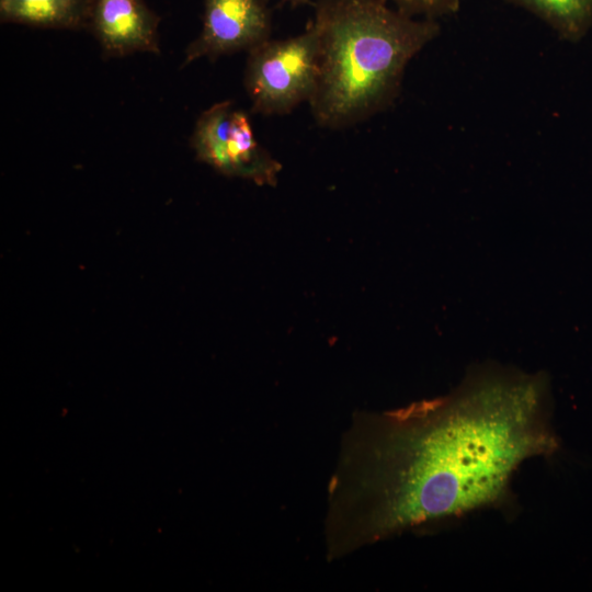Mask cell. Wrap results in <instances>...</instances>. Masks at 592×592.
Returning <instances> with one entry per match:
<instances>
[{
    "instance_id": "30bf717a",
    "label": "cell",
    "mask_w": 592,
    "mask_h": 592,
    "mask_svg": "<svg viewBox=\"0 0 592 592\" xmlns=\"http://www.w3.org/2000/svg\"><path fill=\"white\" fill-rule=\"evenodd\" d=\"M283 1L288 2L289 4L294 7L303 5V4H307L311 2L310 0H283Z\"/></svg>"
},
{
    "instance_id": "5b68a950",
    "label": "cell",
    "mask_w": 592,
    "mask_h": 592,
    "mask_svg": "<svg viewBox=\"0 0 592 592\" xmlns=\"http://www.w3.org/2000/svg\"><path fill=\"white\" fill-rule=\"evenodd\" d=\"M270 33L271 16L263 0H204L202 31L186 48L183 66L250 50L267 41Z\"/></svg>"
},
{
    "instance_id": "ba28073f",
    "label": "cell",
    "mask_w": 592,
    "mask_h": 592,
    "mask_svg": "<svg viewBox=\"0 0 592 592\" xmlns=\"http://www.w3.org/2000/svg\"><path fill=\"white\" fill-rule=\"evenodd\" d=\"M535 14L562 39L580 41L592 26V0H508Z\"/></svg>"
},
{
    "instance_id": "7a4b0ae2",
    "label": "cell",
    "mask_w": 592,
    "mask_h": 592,
    "mask_svg": "<svg viewBox=\"0 0 592 592\" xmlns=\"http://www.w3.org/2000/svg\"><path fill=\"white\" fill-rule=\"evenodd\" d=\"M318 80L309 100L321 127L342 128L391 105L411 59L439 34L386 0H316Z\"/></svg>"
},
{
    "instance_id": "52a82bcc",
    "label": "cell",
    "mask_w": 592,
    "mask_h": 592,
    "mask_svg": "<svg viewBox=\"0 0 592 592\" xmlns=\"http://www.w3.org/2000/svg\"><path fill=\"white\" fill-rule=\"evenodd\" d=\"M87 0H0L2 20L41 27H77Z\"/></svg>"
},
{
    "instance_id": "8992f818",
    "label": "cell",
    "mask_w": 592,
    "mask_h": 592,
    "mask_svg": "<svg viewBox=\"0 0 592 592\" xmlns=\"http://www.w3.org/2000/svg\"><path fill=\"white\" fill-rule=\"evenodd\" d=\"M84 22L109 56L159 52V19L144 0H87Z\"/></svg>"
},
{
    "instance_id": "3957f363",
    "label": "cell",
    "mask_w": 592,
    "mask_h": 592,
    "mask_svg": "<svg viewBox=\"0 0 592 592\" xmlns=\"http://www.w3.org/2000/svg\"><path fill=\"white\" fill-rule=\"evenodd\" d=\"M318 39L306 31L285 39H267L249 50L244 87L252 111L283 115L309 102L318 80Z\"/></svg>"
},
{
    "instance_id": "277c9868",
    "label": "cell",
    "mask_w": 592,
    "mask_h": 592,
    "mask_svg": "<svg viewBox=\"0 0 592 592\" xmlns=\"http://www.w3.org/2000/svg\"><path fill=\"white\" fill-rule=\"evenodd\" d=\"M198 160L229 177L274 186L282 164L255 139L249 116L231 101L215 103L196 121L191 138Z\"/></svg>"
},
{
    "instance_id": "9c48e42d",
    "label": "cell",
    "mask_w": 592,
    "mask_h": 592,
    "mask_svg": "<svg viewBox=\"0 0 592 592\" xmlns=\"http://www.w3.org/2000/svg\"><path fill=\"white\" fill-rule=\"evenodd\" d=\"M396 9L411 16L435 20L437 16L455 13L460 0H386Z\"/></svg>"
},
{
    "instance_id": "6da1fadb",
    "label": "cell",
    "mask_w": 592,
    "mask_h": 592,
    "mask_svg": "<svg viewBox=\"0 0 592 592\" xmlns=\"http://www.w3.org/2000/svg\"><path fill=\"white\" fill-rule=\"evenodd\" d=\"M551 417L545 373L497 363L469 368L446 396L355 413L329 483L328 559L509 508L521 465L559 448Z\"/></svg>"
}]
</instances>
